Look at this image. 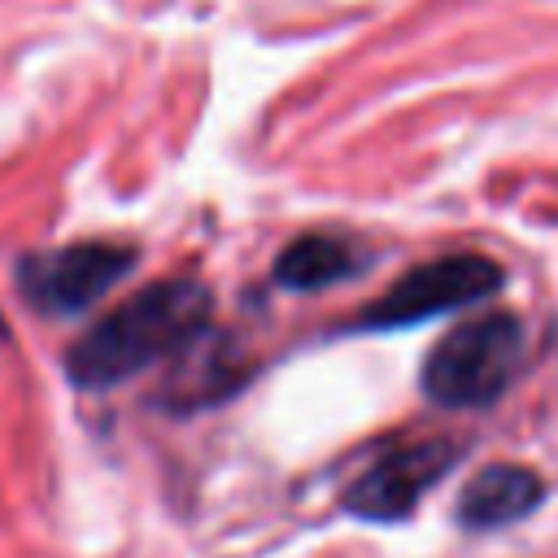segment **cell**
Returning a JSON list of instances; mask_svg holds the SVG:
<instances>
[{"instance_id":"cell-1","label":"cell","mask_w":558,"mask_h":558,"mask_svg":"<svg viewBox=\"0 0 558 558\" xmlns=\"http://www.w3.org/2000/svg\"><path fill=\"white\" fill-rule=\"evenodd\" d=\"M214 314V292L192 275H170L122 305H113L105 318H96L70 349H65V375L78 388H113L161 357L187 349Z\"/></svg>"},{"instance_id":"cell-2","label":"cell","mask_w":558,"mask_h":558,"mask_svg":"<svg viewBox=\"0 0 558 558\" xmlns=\"http://www.w3.org/2000/svg\"><path fill=\"white\" fill-rule=\"evenodd\" d=\"M523 323L510 310H488L440 336L423 362V392L449 410L493 405L523 366Z\"/></svg>"},{"instance_id":"cell-3","label":"cell","mask_w":558,"mask_h":558,"mask_svg":"<svg viewBox=\"0 0 558 558\" xmlns=\"http://www.w3.org/2000/svg\"><path fill=\"white\" fill-rule=\"evenodd\" d=\"M135 266V244L122 240H78L48 253H26L13 266V279L39 314L70 318L96 305L109 288H118Z\"/></svg>"},{"instance_id":"cell-4","label":"cell","mask_w":558,"mask_h":558,"mask_svg":"<svg viewBox=\"0 0 558 558\" xmlns=\"http://www.w3.org/2000/svg\"><path fill=\"white\" fill-rule=\"evenodd\" d=\"M501 283H506V275L493 257H480V253L436 257V262H423V266L405 270L384 292V301L366 310V327L384 331V327L427 323L436 314H449V310H462L471 301L493 296Z\"/></svg>"},{"instance_id":"cell-5","label":"cell","mask_w":558,"mask_h":558,"mask_svg":"<svg viewBox=\"0 0 558 558\" xmlns=\"http://www.w3.org/2000/svg\"><path fill=\"white\" fill-rule=\"evenodd\" d=\"M458 445L445 436H423V440H401L392 445L379 462H371L353 488L344 493V510L371 523H392L405 519L458 462Z\"/></svg>"},{"instance_id":"cell-6","label":"cell","mask_w":558,"mask_h":558,"mask_svg":"<svg viewBox=\"0 0 558 558\" xmlns=\"http://www.w3.org/2000/svg\"><path fill=\"white\" fill-rule=\"evenodd\" d=\"M541 497H545V484L536 471H527L519 462H493L462 484L458 519L466 527H506V523L532 514Z\"/></svg>"},{"instance_id":"cell-7","label":"cell","mask_w":558,"mask_h":558,"mask_svg":"<svg viewBox=\"0 0 558 558\" xmlns=\"http://www.w3.org/2000/svg\"><path fill=\"white\" fill-rule=\"evenodd\" d=\"M362 270V257L353 248V240L344 235H327V231H310L296 235L279 257H275V283L288 292H323L349 275Z\"/></svg>"},{"instance_id":"cell-8","label":"cell","mask_w":558,"mask_h":558,"mask_svg":"<svg viewBox=\"0 0 558 558\" xmlns=\"http://www.w3.org/2000/svg\"><path fill=\"white\" fill-rule=\"evenodd\" d=\"M9 340V323H4V314H0V344Z\"/></svg>"}]
</instances>
